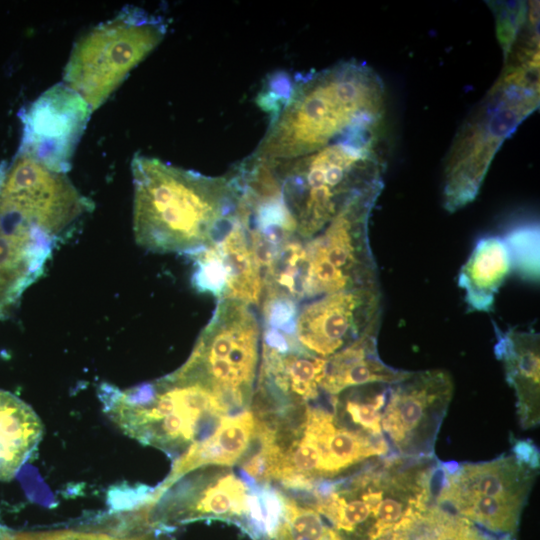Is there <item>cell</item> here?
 <instances>
[{"label": "cell", "mask_w": 540, "mask_h": 540, "mask_svg": "<svg viewBox=\"0 0 540 540\" xmlns=\"http://www.w3.org/2000/svg\"><path fill=\"white\" fill-rule=\"evenodd\" d=\"M515 447L487 462L454 469L441 464L434 504L488 533L514 537L538 469L534 446L519 442Z\"/></svg>", "instance_id": "cell-6"}, {"label": "cell", "mask_w": 540, "mask_h": 540, "mask_svg": "<svg viewBox=\"0 0 540 540\" xmlns=\"http://www.w3.org/2000/svg\"><path fill=\"white\" fill-rule=\"evenodd\" d=\"M407 374L384 364L377 352V335H368L326 358L320 388L329 395H337L360 385L392 384Z\"/></svg>", "instance_id": "cell-19"}, {"label": "cell", "mask_w": 540, "mask_h": 540, "mask_svg": "<svg viewBox=\"0 0 540 540\" xmlns=\"http://www.w3.org/2000/svg\"><path fill=\"white\" fill-rule=\"evenodd\" d=\"M381 315L379 286L323 295L296 315L294 339L308 353L326 359L365 336L377 335Z\"/></svg>", "instance_id": "cell-12"}, {"label": "cell", "mask_w": 540, "mask_h": 540, "mask_svg": "<svg viewBox=\"0 0 540 540\" xmlns=\"http://www.w3.org/2000/svg\"><path fill=\"white\" fill-rule=\"evenodd\" d=\"M100 397L109 418L125 434L175 460L212 435L227 416L210 389L174 373L125 390L103 385Z\"/></svg>", "instance_id": "cell-5"}, {"label": "cell", "mask_w": 540, "mask_h": 540, "mask_svg": "<svg viewBox=\"0 0 540 540\" xmlns=\"http://www.w3.org/2000/svg\"><path fill=\"white\" fill-rule=\"evenodd\" d=\"M254 428L255 418L250 410L222 417L212 435L193 443L174 461L171 473L163 484H169L197 468L237 463L249 445Z\"/></svg>", "instance_id": "cell-18"}, {"label": "cell", "mask_w": 540, "mask_h": 540, "mask_svg": "<svg viewBox=\"0 0 540 540\" xmlns=\"http://www.w3.org/2000/svg\"><path fill=\"white\" fill-rule=\"evenodd\" d=\"M166 32L167 25L161 17L126 8L77 41L65 67L63 83L94 111L159 45Z\"/></svg>", "instance_id": "cell-8"}, {"label": "cell", "mask_w": 540, "mask_h": 540, "mask_svg": "<svg viewBox=\"0 0 540 540\" xmlns=\"http://www.w3.org/2000/svg\"><path fill=\"white\" fill-rule=\"evenodd\" d=\"M43 424L14 394L0 389V480L13 479L38 446Z\"/></svg>", "instance_id": "cell-21"}, {"label": "cell", "mask_w": 540, "mask_h": 540, "mask_svg": "<svg viewBox=\"0 0 540 540\" xmlns=\"http://www.w3.org/2000/svg\"><path fill=\"white\" fill-rule=\"evenodd\" d=\"M191 256L195 268L192 284L198 291L218 300L260 304L263 274L237 210L213 241Z\"/></svg>", "instance_id": "cell-14"}, {"label": "cell", "mask_w": 540, "mask_h": 540, "mask_svg": "<svg viewBox=\"0 0 540 540\" xmlns=\"http://www.w3.org/2000/svg\"><path fill=\"white\" fill-rule=\"evenodd\" d=\"M282 495L284 519L274 540H344L315 509Z\"/></svg>", "instance_id": "cell-23"}, {"label": "cell", "mask_w": 540, "mask_h": 540, "mask_svg": "<svg viewBox=\"0 0 540 540\" xmlns=\"http://www.w3.org/2000/svg\"><path fill=\"white\" fill-rule=\"evenodd\" d=\"M90 203L66 173L19 153L0 171V216L36 227L57 240Z\"/></svg>", "instance_id": "cell-10"}, {"label": "cell", "mask_w": 540, "mask_h": 540, "mask_svg": "<svg viewBox=\"0 0 540 540\" xmlns=\"http://www.w3.org/2000/svg\"><path fill=\"white\" fill-rule=\"evenodd\" d=\"M131 167L134 237L149 251L192 255L236 213L228 174L206 176L145 155H135Z\"/></svg>", "instance_id": "cell-3"}, {"label": "cell", "mask_w": 540, "mask_h": 540, "mask_svg": "<svg viewBox=\"0 0 540 540\" xmlns=\"http://www.w3.org/2000/svg\"><path fill=\"white\" fill-rule=\"evenodd\" d=\"M385 540H513L488 533L434 503L405 520Z\"/></svg>", "instance_id": "cell-22"}, {"label": "cell", "mask_w": 540, "mask_h": 540, "mask_svg": "<svg viewBox=\"0 0 540 540\" xmlns=\"http://www.w3.org/2000/svg\"><path fill=\"white\" fill-rule=\"evenodd\" d=\"M261 336L259 321L249 304L218 300L190 357L173 373L210 389L226 415L244 412L253 395Z\"/></svg>", "instance_id": "cell-7"}, {"label": "cell", "mask_w": 540, "mask_h": 540, "mask_svg": "<svg viewBox=\"0 0 540 540\" xmlns=\"http://www.w3.org/2000/svg\"><path fill=\"white\" fill-rule=\"evenodd\" d=\"M86 101L65 83L43 92L22 114L19 153L66 173L90 114Z\"/></svg>", "instance_id": "cell-13"}, {"label": "cell", "mask_w": 540, "mask_h": 540, "mask_svg": "<svg viewBox=\"0 0 540 540\" xmlns=\"http://www.w3.org/2000/svg\"><path fill=\"white\" fill-rule=\"evenodd\" d=\"M495 329V351L515 389L522 424L535 426L539 422V335L514 329L503 332L497 326Z\"/></svg>", "instance_id": "cell-17"}, {"label": "cell", "mask_w": 540, "mask_h": 540, "mask_svg": "<svg viewBox=\"0 0 540 540\" xmlns=\"http://www.w3.org/2000/svg\"><path fill=\"white\" fill-rule=\"evenodd\" d=\"M129 523L110 532L97 530L60 529L37 532L0 531V540H158V529Z\"/></svg>", "instance_id": "cell-24"}, {"label": "cell", "mask_w": 540, "mask_h": 540, "mask_svg": "<svg viewBox=\"0 0 540 540\" xmlns=\"http://www.w3.org/2000/svg\"><path fill=\"white\" fill-rule=\"evenodd\" d=\"M55 241L36 227L0 217V315L43 273Z\"/></svg>", "instance_id": "cell-15"}, {"label": "cell", "mask_w": 540, "mask_h": 540, "mask_svg": "<svg viewBox=\"0 0 540 540\" xmlns=\"http://www.w3.org/2000/svg\"><path fill=\"white\" fill-rule=\"evenodd\" d=\"M257 101L269 113V123L250 155L290 158L337 142L376 138L386 93L372 67L344 60L292 77L277 74Z\"/></svg>", "instance_id": "cell-1"}, {"label": "cell", "mask_w": 540, "mask_h": 540, "mask_svg": "<svg viewBox=\"0 0 540 540\" xmlns=\"http://www.w3.org/2000/svg\"><path fill=\"white\" fill-rule=\"evenodd\" d=\"M539 105V51L513 48L496 83L458 130L443 170V206L454 212L475 199L504 141Z\"/></svg>", "instance_id": "cell-4"}, {"label": "cell", "mask_w": 540, "mask_h": 540, "mask_svg": "<svg viewBox=\"0 0 540 540\" xmlns=\"http://www.w3.org/2000/svg\"><path fill=\"white\" fill-rule=\"evenodd\" d=\"M316 449L320 460V478H332L369 459L383 458L390 450L385 438H375L338 424L333 412L308 407L302 432Z\"/></svg>", "instance_id": "cell-16"}, {"label": "cell", "mask_w": 540, "mask_h": 540, "mask_svg": "<svg viewBox=\"0 0 540 540\" xmlns=\"http://www.w3.org/2000/svg\"><path fill=\"white\" fill-rule=\"evenodd\" d=\"M236 169L241 188L268 203L302 241L318 235L357 198L383 188L376 138L337 142L290 158L249 154Z\"/></svg>", "instance_id": "cell-2"}, {"label": "cell", "mask_w": 540, "mask_h": 540, "mask_svg": "<svg viewBox=\"0 0 540 540\" xmlns=\"http://www.w3.org/2000/svg\"><path fill=\"white\" fill-rule=\"evenodd\" d=\"M506 241L497 236L480 239L462 266L458 284L471 310L489 311L508 275L512 258Z\"/></svg>", "instance_id": "cell-20"}, {"label": "cell", "mask_w": 540, "mask_h": 540, "mask_svg": "<svg viewBox=\"0 0 540 540\" xmlns=\"http://www.w3.org/2000/svg\"><path fill=\"white\" fill-rule=\"evenodd\" d=\"M453 390L450 374L441 369L408 372L390 384L381 418L389 447L402 457H432Z\"/></svg>", "instance_id": "cell-11"}, {"label": "cell", "mask_w": 540, "mask_h": 540, "mask_svg": "<svg viewBox=\"0 0 540 540\" xmlns=\"http://www.w3.org/2000/svg\"><path fill=\"white\" fill-rule=\"evenodd\" d=\"M382 189L357 198L318 235L304 242L303 299L379 286L368 223Z\"/></svg>", "instance_id": "cell-9"}]
</instances>
